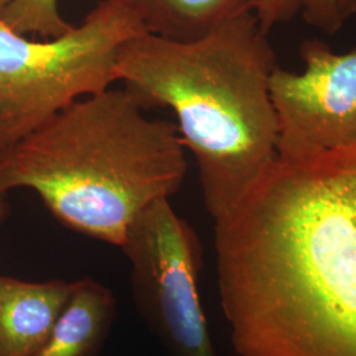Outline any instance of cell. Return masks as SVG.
Returning <instances> with one entry per match:
<instances>
[{
	"label": "cell",
	"instance_id": "5bb4252c",
	"mask_svg": "<svg viewBox=\"0 0 356 356\" xmlns=\"http://www.w3.org/2000/svg\"><path fill=\"white\" fill-rule=\"evenodd\" d=\"M10 1H11V0H0V13H3V10L8 6Z\"/></svg>",
	"mask_w": 356,
	"mask_h": 356
},
{
	"label": "cell",
	"instance_id": "4fadbf2b",
	"mask_svg": "<svg viewBox=\"0 0 356 356\" xmlns=\"http://www.w3.org/2000/svg\"><path fill=\"white\" fill-rule=\"evenodd\" d=\"M8 214H10V204L7 201V194L0 193V223L6 220Z\"/></svg>",
	"mask_w": 356,
	"mask_h": 356
},
{
	"label": "cell",
	"instance_id": "5b68a950",
	"mask_svg": "<svg viewBox=\"0 0 356 356\" xmlns=\"http://www.w3.org/2000/svg\"><path fill=\"white\" fill-rule=\"evenodd\" d=\"M132 300L169 356H218L200 298L201 243L169 198L148 204L127 231Z\"/></svg>",
	"mask_w": 356,
	"mask_h": 356
},
{
	"label": "cell",
	"instance_id": "30bf717a",
	"mask_svg": "<svg viewBox=\"0 0 356 356\" xmlns=\"http://www.w3.org/2000/svg\"><path fill=\"white\" fill-rule=\"evenodd\" d=\"M0 17L17 33L42 38L63 36L74 26L61 16L58 0H11Z\"/></svg>",
	"mask_w": 356,
	"mask_h": 356
},
{
	"label": "cell",
	"instance_id": "277c9868",
	"mask_svg": "<svg viewBox=\"0 0 356 356\" xmlns=\"http://www.w3.org/2000/svg\"><path fill=\"white\" fill-rule=\"evenodd\" d=\"M143 32L131 13L104 0L81 26L38 41L0 17V154L69 104L111 88L120 45Z\"/></svg>",
	"mask_w": 356,
	"mask_h": 356
},
{
	"label": "cell",
	"instance_id": "7a4b0ae2",
	"mask_svg": "<svg viewBox=\"0 0 356 356\" xmlns=\"http://www.w3.org/2000/svg\"><path fill=\"white\" fill-rule=\"evenodd\" d=\"M277 66L254 13L193 41L143 32L119 48L118 81L144 110L168 107L176 114L213 219L229 211L277 156L280 128L270 97Z\"/></svg>",
	"mask_w": 356,
	"mask_h": 356
},
{
	"label": "cell",
	"instance_id": "ba28073f",
	"mask_svg": "<svg viewBox=\"0 0 356 356\" xmlns=\"http://www.w3.org/2000/svg\"><path fill=\"white\" fill-rule=\"evenodd\" d=\"M116 318L114 293L85 277L73 281L72 294L38 356H98Z\"/></svg>",
	"mask_w": 356,
	"mask_h": 356
},
{
	"label": "cell",
	"instance_id": "7c38bea8",
	"mask_svg": "<svg viewBox=\"0 0 356 356\" xmlns=\"http://www.w3.org/2000/svg\"><path fill=\"white\" fill-rule=\"evenodd\" d=\"M301 7L302 0H256L254 13L261 29L269 33L273 26L292 20Z\"/></svg>",
	"mask_w": 356,
	"mask_h": 356
},
{
	"label": "cell",
	"instance_id": "8992f818",
	"mask_svg": "<svg viewBox=\"0 0 356 356\" xmlns=\"http://www.w3.org/2000/svg\"><path fill=\"white\" fill-rule=\"evenodd\" d=\"M302 74L276 67L270 97L279 119L277 153H305L356 144V49L331 51L319 40L301 47Z\"/></svg>",
	"mask_w": 356,
	"mask_h": 356
},
{
	"label": "cell",
	"instance_id": "8fae6325",
	"mask_svg": "<svg viewBox=\"0 0 356 356\" xmlns=\"http://www.w3.org/2000/svg\"><path fill=\"white\" fill-rule=\"evenodd\" d=\"M356 13V0H302L301 13L309 26L337 33Z\"/></svg>",
	"mask_w": 356,
	"mask_h": 356
},
{
	"label": "cell",
	"instance_id": "9c48e42d",
	"mask_svg": "<svg viewBox=\"0 0 356 356\" xmlns=\"http://www.w3.org/2000/svg\"><path fill=\"white\" fill-rule=\"evenodd\" d=\"M131 13L145 32L176 41L204 38L229 20L254 13L256 0H104Z\"/></svg>",
	"mask_w": 356,
	"mask_h": 356
},
{
	"label": "cell",
	"instance_id": "52a82bcc",
	"mask_svg": "<svg viewBox=\"0 0 356 356\" xmlns=\"http://www.w3.org/2000/svg\"><path fill=\"white\" fill-rule=\"evenodd\" d=\"M73 282L0 275V356H38L72 294Z\"/></svg>",
	"mask_w": 356,
	"mask_h": 356
},
{
	"label": "cell",
	"instance_id": "6da1fadb",
	"mask_svg": "<svg viewBox=\"0 0 356 356\" xmlns=\"http://www.w3.org/2000/svg\"><path fill=\"white\" fill-rule=\"evenodd\" d=\"M239 356H356V144L277 153L214 219Z\"/></svg>",
	"mask_w": 356,
	"mask_h": 356
},
{
	"label": "cell",
	"instance_id": "3957f363",
	"mask_svg": "<svg viewBox=\"0 0 356 356\" xmlns=\"http://www.w3.org/2000/svg\"><path fill=\"white\" fill-rule=\"evenodd\" d=\"M124 89L79 98L0 154V193L26 188L66 229L122 248L135 218L186 177L176 123Z\"/></svg>",
	"mask_w": 356,
	"mask_h": 356
}]
</instances>
